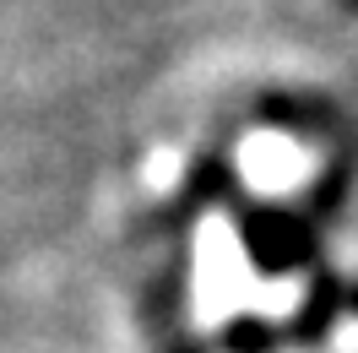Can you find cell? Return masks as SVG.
<instances>
[{
	"instance_id": "6da1fadb",
	"label": "cell",
	"mask_w": 358,
	"mask_h": 353,
	"mask_svg": "<svg viewBox=\"0 0 358 353\" xmlns=\"http://www.w3.org/2000/svg\"><path fill=\"white\" fill-rule=\"evenodd\" d=\"M310 169H315V158L304 147L282 141V136H250V147H245V179L261 196H282L293 185H304Z\"/></svg>"
},
{
	"instance_id": "7a4b0ae2",
	"label": "cell",
	"mask_w": 358,
	"mask_h": 353,
	"mask_svg": "<svg viewBox=\"0 0 358 353\" xmlns=\"http://www.w3.org/2000/svg\"><path fill=\"white\" fill-rule=\"evenodd\" d=\"M326 353H358V321H348V326L336 331V342H331Z\"/></svg>"
}]
</instances>
